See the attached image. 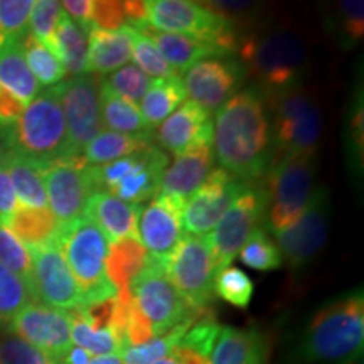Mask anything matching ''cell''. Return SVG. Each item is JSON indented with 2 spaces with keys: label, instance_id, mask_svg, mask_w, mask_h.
Returning <instances> with one entry per match:
<instances>
[{
  "label": "cell",
  "instance_id": "4",
  "mask_svg": "<svg viewBox=\"0 0 364 364\" xmlns=\"http://www.w3.org/2000/svg\"><path fill=\"white\" fill-rule=\"evenodd\" d=\"M0 147L12 150L39 166L75 157L68 142L59 88L41 91L11 129L0 132Z\"/></svg>",
  "mask_w": 364,
  "mask_h": 364
},
{
  "label": "cell",
  "instance_id": "31",
  "mask_svg": "<svg viewBox=\"0 0 364 364\" xmlns=\"http://www.w3.org/2000/svg\"><path fill=\"white\" fill-rule=\"evenodd\" d=\"M150 255L139 238H125L110 245L107 260V275L117 294H127L136 273L147 265Z\"/></svg>",
  "mask_w": 364,
  "mask_h": 364
},
{
  "label": "cell",
  "instance_id": "49",
  "mask_svg": "<svg viewBox=\"0 0 364 364\" xmlns=\"http://www.w3.org/2000/svg\"><path fill=\"white\" fill-rule=\"evenodd\" d=\"M17 208H19V201H17L11 177H9L4 164L0 162V225L7 226Z\"/></svg>",
  "mask_w": 364,
  "mask_h": 364
},
{
  "label": "cell",
  "instance_id": "5",
  "mask_svg": "<svg viewBox=\"0 0 364 364\" xmlns=\"http://www.w3.org/2000/svg\"><path fill=\"white\" fill-rule=\"evenodd\" d=\"M265 97L272 120L273 162L316 156L324 129L317 100L302 85L265 93Z\"/></svg>",
  "mask_w": 364,
  "mask_h": 364
},
{
  "label": "cell",
  "instance_id": "50",
  "mask_svg": "<svg viewBox=\"0 0 364 364\" xmlns=\"http://www.w3.org/2000/svg\"><path fill=\"white\" fill-rule=\"evenodd\" d=\"M27 105L21 102L16 95L0 86V132L11 129L24 113Z\"/></svg>",
  "mask_w": 364,
  "mask_h": 364
},
{
  "label": "cell",
  "instance_id": "18",
  "mask_svg": "<svg viewBox=\"0 0 364 364\" xmlns=\"http://www.w3.org/2000/svg\"><path fill=\"white\" fill-rule=\"evenodd\" d=\"M14 336L34 346L54 364L61 363L71 349L68 312L31 302L9 322Z\"/></svg>",
  "mask_w": 364,
  "mask_h": 364
},
{
  "label": "cell",
  "instance_id": "1",
  "mask_svg": "<svg viewBox=\"0 0 364 364\" xmlns=\"http://www.w3.org/2000/svg\"><path fill=\"white\" fill-rule=\"evenodd\" d=\"M213 150L221 169L247 184L265 179L273 162V135L265 93L240 90L216 112Z\"/></svg>",
  "mask_w": 364,
  "mask_h": 364
},
{
  "label": "cell",
  "instance_id": "22",
  "mask_svg": "<svg viewBox=\"0 0 364 364\" xmlns=\"http://www.w3.org/2000/svg\"><path fill=\"white\" fill-rule=\"evenodd\" d=\"M139 213L140 206L122 201L103 189L93 193L85 209V216L103 231L110 245L125 238H139L136 235Z\"/></svg>",
  "mask_w": 364,
  "mask_h": 364
},
{
  "label": "cell",
  "instance_id": "11",
  "mask_svg": "<svg viewBox=\"0 0 364 364\" xmlns=\"http://www.w3.org/2000/svg\"><path fill=\"white\" fill-rule=\"evenodd\" d=\"M167 277L181 297L196 311H204L215 299V265L203 236L182 235L176 248L164 258Z\"/></svg>",
  "mask_w": 364,
  "mask_h": 364
},
{
  "label": "cell",
  "instance_id": "35",
  "mask_svg": "<svg viewBox=\"0 0 364 364\" xmlns=\"http://www.w3.org/2000/svg\"><path fill=\"white\" fill-rule=\"evenodd\" d=\"M68 317H70L71 343L76 348L85 349L91 356H110V354L122 356V353L125 351L124 341L112 327L105 329L91 327L83 321L78 311L68 312Z\"/></svg>",
  "mask_w": 364,
  "mask_h": 364
},
{
  "label": "cell",
  "instance_id": "16",
  "mask_svg": "<svg viewBox=\"0 0 364 364\" xmlns=\"http://www.w3.org/2000/svg\"><path fill=\"white\" fill-rule=\"evenodd\" d=\"M58 88L71 154L75 157H81L86 145L102 132L98 76H71L70 80L59 83Z\"/></svg>",
  "mask_w": 364,
  "mask_h": 364
},
{
  "label": "cell",
  "instance_id": "42",
  "mask_svg": "<svg viewBox=\"0 0 364 364\" xmlns=\"http://www.w3.org/2000/svg\"><path fill=\"white\" fill-rule=\"evenodd\" d=\"M33 6L34 0H0V51L26 34Z\"/></svg>",
  "mask_w": 364,
  "mask_h": 364
},
{
  "label": "cell",
  "instance_id": "19",
  "mask_svg": "<svg viewBox=\"0 0 364 364\" xmlns=\"http://www.w3.org/2000/svg\"><path fill=\"white\" fill-rule=\"evenodd\" d=\"M182 206L176 199L159 193L136 218V235L150 257L164 258L182 238Z\"/></svg>",
  "mask_w": 364,
  "mask_h": 364
},
{
  "label": "cell",
  "instance_id": "33",
  "mask_svg": "<svg viewBox=\"0 0 364 364\" xmlns=\"http://www.w3.org/2000/svg\"><path fill=\"white\" fill-rule=\"evenodd\" d=\"M0 86L29 105L41 93V85L27 66L21 39L0 51Z\"/></svg>",
  "mask_w": 364,
  "mask_h": 364
},
{
  "label": "cell",
  "instance_id": "47",
  "mask_svg": "<svg viewBox=\"0 0 364 364\" xmlns=\"http://www.w3.org/2000/svg\"><path fill=\"white\" fill-rule=\"evenodd\" d=\"M93 29L117 31L125 26L124 4L113 0H93Z\"/></svg>",
  "mask_w": 364,
  "mask_h": 364
},
{
  "label": "cell",
  "instance_id": "29",
  "mask_svg": "<svg viewBox=\"0 0 364 364\" xmlns=\"http://www.w3.org/2000/svg\"><path fill=\"white\" fill-rule=\"evenodd\" d=\"M98 97L102 125L110 129V132L125 135H139L154 132L145 124L139 105L132 103L130 100L112 91L103 83L102 78H98Z\"/></svg>",
  "mask_w": 364,
  "mask_h": 364
},
{
  "label": "cell",
  "instance_id": "8",
  "mask_svg": "<svg viewBox=\"0 0 364 364\" xmlns=\"http://www.w3.org/2000/svg\"><path fill=\"white\" fill-rule=\"evenodd\" d=\"M129 292L136 311L152 329L154 338L166 334L186 318L201 312L191 307L181 297L167 277L161 258L149 257L147 265L132 280Z\"/></svg>",
  "mask_w": 364,
  "mask_h": 364
},
{
  "label": "cell",
  "instance_id": "20",
  "mask_svg": "<svg viewBox=\"0 0 364 364\" xmlns=\"http://www.w3.org/2000/svg\"><path fill=\"white\" fill-rule=\"evenodd\" d=\"M213 167H215L213 140L194 144L193 147L177 154L164 172L161 194L169 196L184 206L186 201L208 179Z\"/></svg>",
  "mask_w": 364,
  "mask_h": 364
},
{
  "label": "cell",
  "instance_id": "51",
  "mask_svg": "<svg viewBox=\"0 0 364 364\" xmlns=\"http://www.w3.org/2000/svg\"><path fill=\"white\" fill-rule=\"evenodd\" d=\"M61 7L71 17L73 22L88 36L90 31L93 29V26H91L93 0H65V2H61Z\"/></svg>",
  "mask_w": 364,
  "mask_h": 364
},
{
  "label": "cell",
  "instance_id": "14",
  "mask_svg": "<svg viewBox=\"0 0 364 364\" xmlns=\"http://www.w3.org/2000/svg\"><path fill=\"white\" fill-rule=\"evenodd\" d=\"M245 76L247 71L238 59L230 56L208 58L184 73L182 86L191 102L213 115L238 93Z\"/></svg>",
  "mask_w": 364,
  "mask_h": 364
},
{
  "label": "cell",
  "instance_id": "43",
  "mask_svg": "<svg viewBox=\"0 0 364 364\" xmlns=\"http://www.w3.org/2000/svg\"><path fill=\"white\" fill-rule=\"evenodd\" d=\"M34 302L33 295L19 277L0 263V324H7L27 304Z\"/></svg>",
  "mask_w": 364,
  "mask_h": 364
},
{
  "label": "cell",
  "instance_id": "23",
  "mask_svg": "<svg viewBox=\"0 0 364 364\" xmlns=\"http://www.w3.org/2000/svg\"><path fill=\"white\" fill-rule=\"evenodd\" d=\"M132 27H135L136 31H140V33H144L147 38L152 39L154 44L159 48V51L162 53V56L166 58V61L177 73H186L191 66L203 61V59L228 56L223 49L208 43V41L189 38V36L161 33V31L154 29L149 22H139V24Z\"/></svg>",
  "mask_w": 364,
  "mask_h": 364
},
{
  "label": "cell",
  "instance_id": "48",
  "mask_svg": "<svg viewBox=\"0 0 364 364\" xmlns=\"http://www.w3.org/2000/svg\"><path fill=\"white\" fill-rule=\"evenodd\" d=\"M364 4L361 0H344L338 4L339 21L343 24V31L348 38L358 41L363 38L364 33V17H363Z\"/></svg>",
  "mask_w": 364,
  "mask_h": 364
},
{
  "label": "cell",
  "instance_id": "9",
  "mask_svg": "<svg viewBox=\"0 0 364 364\" xmlns=\"http://www.w3.org/2000/svg\"><path fill=\"white\" fill-rule=\"evenodd\" d=\"M268 206H270V196L265 182L247 184V188L241 191L238 198L228 208L215 230L204 236L216 273L230 267L245 241L252 236L253 231L263 226Z\"/></svg>",
  "mask_w": 364,
  "mask_h": 364
},
{
  "label": "cell",
  "instance_id": "37",
  "mask_svg": "<svg viewBox=\"0 0 364 364\" xmlns=\"http://www.w3.org/2000/svg\"><path fill=\"white\" fill-rule=\"evenodd\" d=\"M206 311V309H204ZM203 312V311H201ZM194 314L193 317L186 318L184 322H181L179 326H176L174 329H171L166 334L159 336L147 341V343L139 344V346H130L122 353V363L124 364H154L159 359L169 356L174 346L182 339V336L188 332L191 326L194 324L196 318L199 317V314Z\"/></svg>",
  "mask_w": 364,
  "mask_h": 364
},
{
  "label": "cell",
  "instance_id": "45",
  "mask_svg": "<svg viewBox=\"0 0 364 364\" xmlns=\"http://www.w3.org/2000/svg\"><path fill=\"white\" fill-rule=\"evenodd\" d=\"M61 14L63 7L58 0H34L33 11L29 14V22H27V31L49 49Z\"/></svg>",
  "mask_w": 364,
  "mask_h": 364
},
{
  "label": "cell",
  "instance_id": "24",
  "mask_svg": "<svg viewBox=\"0 0 364 364\" xmlns=\"http://www.w3.org/2000/svg\"><path fill=\"white\" fill-rule=\"evenodd\" d=\"M268 341L257 329L221 326L209 364H267Z\"/></svg>",
  "mask_w": 364,
  "mask_h": 364
},
{
  "label": "cell",
  "instance_id": "25",
  "mask_svg": "<svg viewBox=\"0 0 364 364\" xmlns=\"http://www.w3.org/2000/svg\"><path fill=\"white\" fill-rule=\"evenodd\" d=\"M167 167H169V156L156 144L150 145L145 152L142 166L134 174L127 176L117 186H113L108 193L117 196L122 201L140 206L161 193L162 177Z\"/></svg>",
  "mask_w": 364,
  "mask_h": 364
},
{
  "label": "cell",
  "instance_id": "30",
  "mask_svg": "<svg viewBox=\"0 0 364 364\" xmlns=\"http://www.w3.org/2000/svg\"><path fill=\"white\" fill-rule=\"evenodd\" d=\"M154 142H156L154 140V132H150V134L125 135L110 130H102L83 149L81 157H83V161L88 166H103V164L117 161L120 157L140 152V150L150 147Z\"/></svg>",
  "mask_w": 364,
  "mask_h": 364
},
{
  "label": "cell",
  "instance_id": "7",
  "mask_svg": "<svg viewBox=\"0 0 364 364\" xmlns=\"http://www.w3.org/2000/svg\"><path fill=\"white\" fill-rule=\"evenodd\" d=\"M147 22L161 33L189 36L218 46L228 56L236 54L240 38L235 22L193 0H149Z\"/></svg>",
  "mask_w": 364,
  "mask_h": 364
},
{
  "label": "cell",
  "instance_id": "13",
  "mask_svg": "<svg viewBox=\"0 0 364 364\" xmlns=\"http://www.w3.org/2000/svg\"><path fill=\"white\" fill-rule=\"evenodd\" d=\"M33 263V297L36 304L71 312L83 307V295L56 240L27 248Z\"/></svg>",
  "mask_w": 364,
  "mask_h": 364
},
{
  "label": "cell",
  "instance_id": "32",
  "mask_svg": "<svg viewBox=\"0 0 364 364\" xmlns=\"http://www.w3.org/2000/svg\"><path fill=\"white\" fill-rule=\"evenodd\" d=\"M7 228L26 248H34L56 240L61 225L49 208L19 206Z\"/></svg>",
  "mask_w": 364,
  "mask_h": 364
},
{
  "label": "cell",
  "instance_id": "15",
  "mask_svg": "<svg viewBox=\"0 0 364 364\" xmlns=\"http://www.w3.org/2000/svg\"><path fill=\"white\" fill-rule=\"evenodd\" d=\"M329 194L316 189L306 211L285 230L275 233V243L289 267L300 268L311 263L324 248L329 236Z\"/></svg>",
  "mask_w": 364,
  "mask_h": 364
},
{
  "label": "cell",
  "instance_id": "36",
  "mask_svg": "<svg viewBox=\"0 0 364 364\" xmlns=\"http://www.w3.org/2000/svg\"><path fill=\"white\" fill-rule=\"evenodd\" d=\"M21 46L27 66H29L31 73H33L36 81L41 86L51 88V86H56L65 81V68L58 61L56 56L39 39H36L29 31H26V34L21 38Z\"/></svg>",
  "mask_w": 364,
  "mask_h": 364
},
{
  "label": "cell",
  "instance_id": "17",
  "mask_svg": "<svg viewBox=\"0 0 364 364\" xmlns=\"http://www.w3.org/2000/svg\"><path fill=\"white\" fill-rule=\"evenodd\" d=\"M245 188L247 182L238 181L221 167H215L201 188L186 201L182 228H186L188 235L208 236Z\"/></svg>",
  "mask_w": 364,
  "mask_h": 364
},
{
  "label": "cell",
  "instance_id": "40",
  "mask_svg": "<svg viewBox=\"0 0 364 364\" xmlns=\"http://www.w3.org/2000/svg\"><path fill=\"white\" fill-rule=\"evenodd\" d=\"M215 295L238 309H247L253 297V282L243 270L226 267L215 275Z\"/></svg>",
  "mask_w": 364,
  "mask_h": 364
},
{
  "label": "cell",
  "instance_id": "52",
  "mask_svg": "<svg viewBox=\"0 0 364 364\" xmlns=\"http://www.w3.org/2000/svg\"><path fill=\"white\" fill-rule=\"evenodd\" d=\"M351 139L354 144V154H358L359 159L363 157V103L359 100L356 110L351 117ZM356 156V157H358Z\"/></svg>",
  "mask_w": 364,
  "mask_h": 364
},
{
  "label": "cell",
  "instance_id": "38",
  "mask_svg": "<svg viewBox=\"0 0 364 364\" xmlns=\"http://www.w3.org/2000/svg\"><path fill=\"white\" fill-rule=\"evenodd\" d=\"M129 27V36H130V44H132V58L135 59V66L139 68L144 75H147L149 78H174L179 76L174 68L166 61V58L162 56V53L159 51V48L154 44V41L147 38L144 33L136 31L135 27Z\"/></svg>",
  "mask_w": 364,
  "mask_h": 364
},
{
  "label": "cell",
  "instance_id": "34",
  "mask_svg": "<svg viewBox=\"0 0 364 364\" xmlns=\"http://www.w3.org/2000/svg\"><path fill=\"white\" fill-rule=\"evenodd\" d=\"M186 91L179 76L174 78L152 80L150 88L140 102V113L145 124L154 129L172 115L186 102Z\"/></svg>",
  "mask_w": 364,
  "mask_h": 364
},
{
  "label": "cell",
  "instance_id": "46",
  "mask_svg": "<svg viewBox=\"0 0 364 364\" xmlns=\"http://www.w3.org/2000/svg\"><path fill=\"white\" fill-rule=\"evenodd\" d=\"M0 364H54L46 354L17 336L0 339Z\"/></svg>",
  "mask_w": 364,
  "mask_h": 364
},
{
  "label": "cell",
  "instance_id": "10",
  "mask_svg": "<svg viewBox=\"0 0 364 364\" xmlns=\"http://www.w3.org/2000/svg\"><path fill=\"white\" fill-rule=\"evenodd\" d=\"M263 182L270 196L268 230L275 235L292 225L311 203L316 193V156L273 162Z\"/></svg>",
  "mask_w": 364,
  "mask_h": 364
},
{
  "label": "cell",
  "instance_id": "44",
  "mask_svg": "<svg viewBox=\"0 0 364 364\" xmlns=\"http://www.w3.org/2000/svg\"><path fill=\"white\" fill-rule=\"evenodd\" d=\"M103 83L120 97L130 100L132 103L136 105L142 102L152 80L147 75H144L135 65H125L120 70L113 71L108 78H103Z\"/></svg>",
  "mask_w": 364,
  "mask_h": 364
},
{
  "label": "cell",
  "instance_id": "6",
  "mask_svg": "<svg viewBox=\"0 0 364 364\" xmlns=\"http://www.w3.org/2000/svg\"><path fill=\"white\" fill-rule=\"evenodd\" d=\"M56 243L78 284L85 306L117 297L115 287L107 275L110 243L90 218L81 216L61 225Z\"/></svg>",
  "mask_w": 364,
  "mask_h": 364
},
{
  "label": "cell",
  "instance_id": "54",
  "mask_svg": "<svg viewBox=\"0 0 364 364\" xmlns=\"http://www.w3.org/2000/svg\"><path fill=\"white\" fill-rule=\"evenodd\" d=\"M154 364H182V363H179V361H177L176 358H172L171 354H169V356H166V358L159 359V361H156Z\"/></svg>",
  "mask_w": 364,
  "mask_h": 364
},
{
  "label": "cell",
  "instance_id": "41",
  "mask_svg": "<svg viewBox=\"0 0 364 364\" xmlns=\"http://www.w3.org/2000/svg\"><path fill=\"white\" fill-rule=\"evenodd\" d=\"M0 263L19 277L33 295V263L29 250L4 225H0Z\"/></svg>",
  "mask_w": 364,
  "mask_h": 364
},
{
  "label": "cell",
  "instance_id": "21",
  "mask_svg": "<svg viewBox=\"0 0 364 364\" xmlns=\"http://www.w3.org/2000/svg\"><path fill=\"white\" fill-rule=\"evenodd\" d=\"M213 125L211 115L189 100L157 127L154 140L164 152L167 150L177 156L194 144L213 140Z\"/></svg>",
  "mask_w": 364,
  "mask_h": 364
},
{
  "label": "cell",
  "instance_id": "3",
  "mask_svg": "<svg viewBox=\"0 0 364 364\" xmlns=\"http://www.w3.org/2000/svg\"><path fill=\"white\" fill-rule=\"evenodd\" d=\"M236 53L263 93L302 85L307 46L302 34L290 27H268L243 36Z\"/></svg>",
  "mask_w": 364,
  "mask_h": 364
},
{
  "label": "cell",
  "instance_id": "2",
  "mask_svg": "<svg viewBox=\"0 0 364 364\" xmlns=\"http://www.w3.org/2000/svg\"><path fill=\"white\" fill-rule=\"evenodd\" d=\"M364 343L363 290L341 295L318 311L309 322L297 346L302 364H354Z\"/></svg>",
  "mask_w": 364,
  "mask_h": 364
},
{
  "label": "cell",
  "instance_id": "28",
  "mask_svg": "<svg viewBox=\"0 0 364 364\" xmlns=\"http://www.w3.org/2000/svg\"><path fill=\"white\" fill-rule=\"evenodd\" d=\"M49 51L61 63L66 75H88V36L65 11L58 21Z\"/></svg>",
  "mask_w": 364,
  "mask_h": 364
},
{
  "label": "cell",
  "instance_id": "26",
  "mask_svg": "<svg viewBox=\"0 0 364 364\" xmlns=\"http://www.w3.org/2000/svg\"><path fill=\"white\" fill-rule=\"evenodd\" d=\"M132 59L127 24L117 31L91 29L88 33V75H112Z\"/></svg>",
  "mask_w": 364,
  "mask_h": 364
},
{
  "label": "cell",
  "instance_id": "39",
  "mask_svg": "<svg viewBox=\"0 0 364 364\" xmlns=\"http://www.w3.org/2000/svg\"><path fill=\"white\" fill-rule=\"evenodd\" d=\"M240 260L250 268L255 270L267 272L280 268L284 263L282 253L277 247L275 240L268 235L267 228H258L253 231L252 236L245 241V245L240 250Z\"/></svg>",
  "mask_w": 364,
  "mask_h": 364
},
{
  "label": "cell",
  "instance_id": "53",
  "mask_svg": "<svg viewBox=\"0 0 364 364\" xmlns=\"http://www.w3.org/2000/svg\"><path fill=\"white\" fill-rule=\"evenodd\" d=\"M88 364H124L122 356L118 354H110V356H93Z\"/></svg>",
  "mask_w": 364,
  "mask_h": 364
},
{
  "label": "cell",
  "instance_id": "12",
  "mask_svg": "<svg viewBox=\"0 0 364 364\" xmlns=\"http://www.w3.org/2000/svg\"><path fill=\"white\" fill-rule=\"evenodd\" d=\"M43 172L48 208L59 225L85 216L86 204L98 186L95 181L93 166H88L83 157H68L41 166Z\"/></svg>",
  "mask_w": 364,
  "mask_h": 364
},
{
  "label": "cell",
  "instance_id": "27",
  "mask_svg": "<svg viewBox=\"0 0 364 364\" xmlns=\"http://www.w3.org/2000/svg\"><path fill=\"white\" fill-rule=\"evenodd\" d=\"M0 162L6 167L9 177L16 191L19 206L48 208L43 172L41 166L29 159L0 147Z\"/></svg>",
  "mask_w": 364,
  "mask_h": 364
}]
</instances>
